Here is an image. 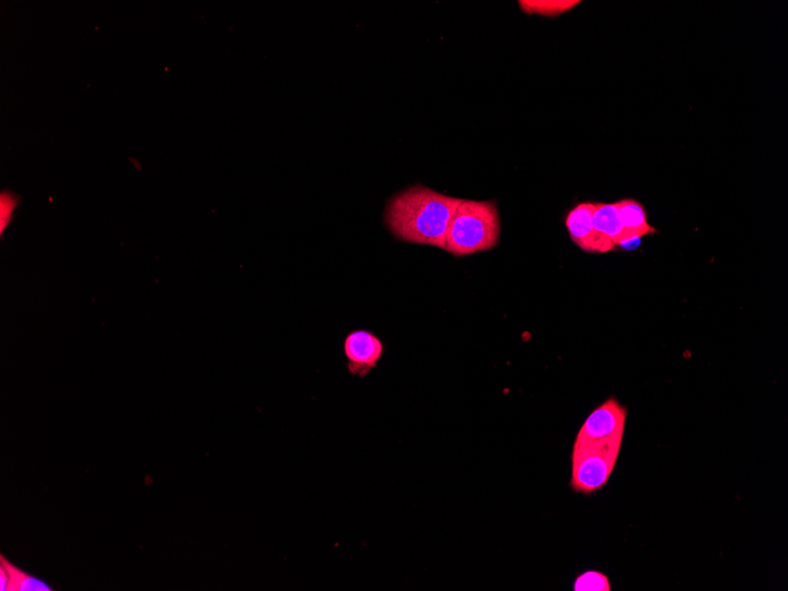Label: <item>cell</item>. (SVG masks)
Here are the masks:
<instances>
[{"mask_svg":"<svg viewBox=\"0 0 788 591\" xmlns=\"http://www.w3.org/2000/svg\"><path fill=\"white\" fill-rule=\"evenodd\" d=\"M594 203L583 202L571 209L566 219V227L571 241L588 253H609L617 246L606 236L597 232L593 222Z\"/></svg>","mask_w":788,"mask_h":591,"instance_id":"8992f818","label":"cell"},{"mask_svg":"<svg viewBox=\"0 0 788 591\" xmlns=\"http://www.w3.org/2000/svg\"><path fill=\"white\" fill-rule=\"evenodd\" d=\"M623 439L591 448L573 449L571 455V488L580 494L591 495L609 481L619 459Z\"/></svg>","mask_w":788,"mask_h":591,"instance_id":"3957f363","label":"cell"},{"mask_svg":"<svg viewBox=\"0 0 788 591\" xmlns=\"http://www.w3.org/2000/svg\"><path fill=\"white\" fill-rule=\"evenodd\" d=\"M575 591H610L612 584L606 575L600 571L589 570L577 577L574 583Z\"/></svg>","mask_w":788,"mask_h":591,"instance_id":"8fae6325","label":"cell"},{"mask_svg":"<svg viewBox=\"0 0 788 591\" xmlns=\"http://www.w3.org/2000/svg\"><path fill=\"white\" fill-rule=\"evenodd\" d=\"M48 583L25 573L0 556V591H52Z\"/></svg>","mask_w":788,"mask_h":591,"instance_id":"9c48e42d","label":"cell"},{"mask_svg":"<svg viewBox=\"0 0 788 591\" xmlns=\"http://www.w3.org/2000/svg\"><path fill=\"white\" fill-rule=\"evenodd\" d=\"M627 409L616 398H609L590 413L577 433L573 449L591 448L620 441L625 435Z\"/></svg>","mask_w":788,"mask_h":591,"instance_id":"277c9868","label":"cell"},{"mask_svg":"<svg viewBox=\"0 0 788 591\" xmlns=\"http://www.w3.org/2000/svg\"><path fill=\"white\" fill-rule=\"evenodd\" d=\"M462 201L428 187H410L392 197L385 223L400 241L445 249L452 215Z\"/></svg>","mask_w":788,"mask_h":591,"instance_id":"6da1fadb","label":"cell"},{"mask_svg":"<svg viewBox=\"0 0 788 591\" xmlns=\"http://www.w3.org/2000/svg\"><path fill=\"white\" fill-rule=\"evenodd\" d=\"M499 234L501 222L495 202L463 200L452 215L444 251L457 258L491 251Z\"/></svg>","mask_w":788,"mask_h":591,"instance_id":"7a4b0ae2","label":"cell"},{"mask_svg":"<svg viewBox=\"0 0 788 591\" xmlns=\"http://www.w3.org/2000/svg\"><path fill=\"white\" fill-rule=\"evenodd\" d=\"M344 354L348 372L354 377L365 378L383 358L384 344L370 331H353L345 338Z\"/></svg>","mask_w":788,"mask_h":591,"instance_id":"5b68a950","label":"cell"},{"mask_svg":"<svg viewBox=\"0 0 788 591\" xmlns=\"http://www.w3.org/2000/svg\"><path fill=\"white\" fill-rule=\"evenodd\" d=\"M593 222L597 232H600L602 235L606 236L607 239L613 241L617 247L627 246L630 242L634 241L629 238L625 228L622 226L616 202L594 203Z\"/></svg>","mask_w":788,"mask_h":591,"instance_id":"52a82bcc","label":"cell"},{"mask_svg":"<svg viewBox=\"0 0 788 591\" xmlns=\"http://www.w3.org/2000/svg\"><path fill=\"white\" fill-rule=\"evenodd\" d=\"M616 206L619 209L622 226L630 239L635 241L643 238V236L658 233L650 225L647 210L641 202L634 199H625L617 201Z\"/></svg>","mask_w":788,"mask_h":591,"instance_id":"ba28073f","label":"cell"},{"mask_svg":"<svg viewBox=\"0 0 788 591\" xmlns=\"http://www.w3.org/2000/svg\"><path fill=\"white\" fill-rule=\"evenodd\" d=\"M580 3L573 2V0H543V2L542 0H536V2L528 0V2H520V6L528 15L555 17L573 10Z\"/></svg>","mask_w":788,"mask_h":591,"instance_id":"30bf717a","label":"cell"},{"mask_svg":"<svg viewBox=\"0 0 788 591\" xmlns=\"http://www.w3.org/2000/svg\"><path fill=\"white\" fill-rule=\"evenodd\" d=\"M18 205L17 197L12 195L11 193L4 192L2 197H0V210H2V233L6 225H9L11 220V216L13 214V210H15L16 206Z\"/></svg>","mask_w":788,"mask_h":591,"instance_id":"7c38bea8","label":"cell"}]
</instances>
